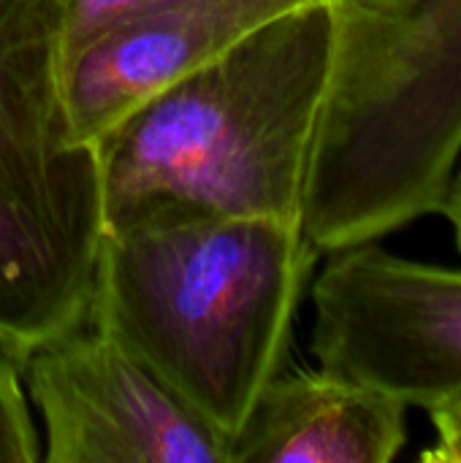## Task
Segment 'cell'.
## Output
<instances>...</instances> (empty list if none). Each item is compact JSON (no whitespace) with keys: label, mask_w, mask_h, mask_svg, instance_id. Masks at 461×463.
<instances>
[{"label":"cell","mask_w":461,"mask_h":463,"mask_svg":"<svg viewBox=\"0 0 461 463\" xmlns=\"http://www.w3.org/2000/svg\"><path fill=\"white\" fill-rule=\"evenodd\" d=\"M318 255L293 222L149 212L106 228L87 320L231 445L285 366Z\"/></svg>","instance_id":"cell-1"},{"label":"cell","mask_w":461,"mask_h":463,"mask_svg":"<svg viewBox=\"0 0 461 463\" xmlns=\"http://www.w3.org/2000/svg\"><path fill=\"white\" fill-rule=\"evenodd\" d=\"M329 62L331 8L315 0L141 103L95 144L106 228L149 212L302 225Z\"/></svg>","instance_id":"cell-2"},{"label":"cell","mask_w":461,"mask_h":463,"mask_svg":"<svg viewBox=\"0 0 461 463\" xmlns=\"http://www.w3.org/2000/svg\"><path fill=\"white\" fill-rule=\"evenodd\" d=\"M302 231L321 252L440 214L461 157V0H329Z\"/></svg>","instance_id":"cell-3"},{"label":"cell","mask_w":461,"mask_h":463,"mask_svg":"<svg viewBox=\"0 0 461 463\" xmlns=\"http://www.w3.org/2000/svg\"><path fill=\"white\" fill-rule=\"evenodd\" d=\"M68 0H0V339L27 353L90 317L106 233L95 144L65 98Z\"/></svg>","instance_id":"cell-4"},{"label":"cell","mask_w":461,"mask_h":463,"mask_svg":"<svg viewBox=\"0 0 461 463\" xmlns=\"http://www.w3.org/2000/svg\"><path fill=\"white\" fill-rule=\"evenodd\" d=\"M312 353L323 369L408 410H459L461 269L364 241L329 252L312 282Z\"/></svg>","instance_id":"cell-5"},{"label":"cell","mask_w":461,"mask_h":463,"mask_svg":"<svg viewBox=\"0 0 461 463\" xmlns=\"http://www.w3.org/2000/svg\"><path fill=\"white\" fill-rule=\"evenodd\" d=\"M49 463H228L231 445L92 320L22 361Z\"/></svg>","instance_id":"cell-6"},{"label":"cell","mask_w":461,"mask_h":463,"mask_svg":"<svg viewBox=\"0 0 461 463\" xmlns=\"http://www.w3.org/2000/svg\"><path fill=\"white\" fill-rule=\"evenodd\" d=\"M304 3L315 0H166L103 27L65 54V98L79 138L98 144L141 103Z\"/></svg>","instance_id":"cell-7"},{"label":"cell","mask_w":461,"mask_h":463,"mask_svg":"<svg viewBox=\"0 0 461 463\" xmlns=\"http://www.w3.org/2000/svg\"><path fill=\"white\" fill-rule=\"evenodd\" d=\"M405 442V404L318 366L266 383L231 442L228 463H389Z\"/></svg>","instance_id":"cell-8"},{"label":"cell","mask_w":461,"mask_h":463,"mask_svg":"<svg viewBox=\"0 0 461 463\" xmlns=\"http://www.w3.org/2000/svg\"><path fill=\"white\" fill-rule=\"evenodd\" d=\"M22 361L24 353L0 339V463L43 461L41 434L24 393Z\"/></svg>","instance_id":"cell-9"},{"label":"cell","mask_w":461,"mask_h":463,"mask_svg":"<svg viewBox=\"0 0 461 463\" xmlns=\"http://www.w3.org/2000/svg\"><path fill=\"white\" fill-rule=\"evenodd\" d=\"M166 0H68V33H65V54L79 49L103 27L158 5Z\"/></svg>","instance_id":"cell-10"},{"label":"cell","mask_w":461,"mask_h":463,"mask_svg":"<svg viewBox=\"0 0 461 463\" xmlns=\"http://www.w3.org/2000/svg\"><path fill=\"white\" fill-rule=\"evenodd\" d=\"M440 214H446V217L451 220L454 233H456V244H459V250H461V157H459L456 171H454V179H451V190H448L446 206H443V212H440Z\"/></svg>","instance_id":"cell-11"},{"label":"cell","mask_w":461,"mask_h":463,"mask_svg":"<svg viewBox=\"0 0 461 463\" xmlns=\"http://www.w3.org/2000/svg\"><path fill=\"white\" fill-rule=\"evenodd\" d=\"M443 412H456V415H461V407L459 410H443Z\"/></svg>","instance_id":"cell-12"}]
</instances>
